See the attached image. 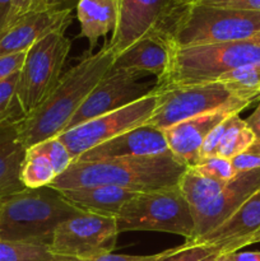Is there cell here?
<instances>
[{
    "instance_id": "cell-1",
    "label": "cell",
    "mask_w": 260,
    "mask_h": 261,
    "mask_svg": "<svg viewBox=\"0 0 260 261\" xmlns=\"http://www.w3.org/2000/svg\"><path fill=\"white\" fill-rule=\"evenodd\" d=\"M115 55L106 45L88 54L60 78L48 98L28 116L18 121V137L24 148L56 138L64 132L92 89L111 69Z\"/></svg>"
},
{
    "instance_id": "cell-2",
    "label": "cell",
    "mask_w": 260,
    "mask_h": 261,
    "mask_svg": "<svg viewBox=\"0 0 260 261\" xmlns=\"http://www.w3.org/2000/svg\"><path fill=\"white\" fill-rule=\"evenodd\" d=\"M188 170L171 152L148 157L116 158L97 162H73L48 188L58 191L110 185L134 193L177 186Z\"/></svg>"
},
{
    "instance_id": "cell-3",
    "label": "cell",
    "mask_w": 260,
    "mask_h": 261,
    "mask_svg": "<svg viewBox=\"0 0 260 261\" xmlns=\"http://www.w3.org/2000/svg\"><path fill=\"white\" fill-rule=\"evenodd\" d=\"M79 212L48 186L25 189L2 199L0 240L48 247L59 224Z\"/></svg>"
},
{
    "instance_id": "cell-4",
    "label": "cell",
    "mask_w": 260,
    "mask_h": 261,
    "mask_svg": "<svg viewBox=\"0 0 260 261\" xmlns=\"http://www.w3.org/2000/svg\"><path fill=\"white\" fill-rule=\"evenodd\" d=\"M251 64H260V36L233 42L173 47L170 66L157 79L155 88L212 83L228 71Z\"/></svg>"
},
{
    "instance_id": "cell-5",
    "label": "cell",
    "mask_w": 260,
    "mask_h": 261,
    "mask_svg": "<svg viewBox=\"0 0 260 261\" xmlns=\"http://www.w3.org/2000/svg\"><path fill=\"white\" fill-rule=\"evenodd\" d=\"M260 36V12L188 4L180 10L168 38L172 47L233 42Z\"/></svg>"
},
{
    "instance_id": "cell-6",
    "label": "cell",
    "mask_w": 260,
    "mask_h": 261,
    "mask_svg": "<svg viewBox=\"0 0 260 261\" xmlns=\"http://www.w3.org/2000/svg\"><path fill=\"white\" fill-rule=\"evenodd\" d=\"M119 233L152 231L177 234L190 241L194 236V218L180 188L138 193L121 208L116 217Z\"/></svg>"
},
{
    "instance_id": "cell-7",
    "label": "cell",
    "mask_w": 260,
    "mask_h": 261,
    "mask_svg": "<svg viewBox=\"0 0 260 261\" xmlns=\"http://www.w3.org/2000/svg\"><path fill=\"white\" fill-rule=\"evenodd\" d=\"M70 47L65 31H55L28 48L17 86V98L24 117L35 112L58 86Z\"/></svg>"
},
{
    "instance_id": "cell-8",
    "label": "cell",
    "mask_w": 260,
    "mask_h": 261,
    "mask_svg": "<svg viewBox=\"0 0 260 261\" xmlns=\"http://www.w3.org/2000/svg\"><path fill=\"white\" fill-rule=\"evenodd\" d=\"M153 92L157 94V106L148 124L163 132L178 122L206 112L226 107L246 109L251 105L236 98L221 82L167 88L154 87Z\"/></svg>"
},
{
    "instance_id": "cell-9",
    "label": "cell",
    "mask_w": 260,
    "mask_h": 261,
    "mask_svg": "<svg viewBox=\"0 0 260 261\" xmlns=\"http://www.w3.org/2000/svg\"><path fill=\"white\" fill-rule=\"evenodd\" d=\"M119 234L115 217L79 212L59 224L48 250L56 256L91 261L114 251Z\"/></svg>"
},
{
    "instance_id": "cell-10",
    "label": "cell",
    "mask_w": 260,
    "mask_h": 261,
    "mask_svg": "<svg viewBox=\"0 0 260 261\" xmlns=\"http://www.w3.org/2000/svg\"><path fill=\"white\" fill-rule=\"evenodd\" d=\"M117 23L106 46L115 54L149 35L168 37L185 3L181 0H116Z\"/></svg>"
},
{
    "instance_id": "cell-11",
    "label": "cell",
    "mask_w": 260,
    "mask_h": 261,
    "mask_svg": "<svg viewBox=\"0 0 260 261\" xmlns=\"http://www.w3.org/2000/svg\"><path fill=\"white\" fill-rule=\"evenodd\" d=\"M157 106V94L150 92L143 98L102 116L94 117L68 132L58 135L66 145L75 162L83 153L92 148L109 142L125 132L147 124Z\"/></svg>"
},
{
    "instance_id": "cell-12",
    "label": "cell",
    "mask_w": 260,
    "mask_h": 261,
    "mask_svg": "<svg viewBox=\"0 0 260 261\" xmlns=\"http://www.w3.org/2000/svg\"><path fill=\"white\" fill-rule=\"evenodd\" d=\"M139 78L140 76L135 74L111 66L71 117L64 132H68L94 117L122 109L149 94L154 89L155 84L138 82Z\"/></svg>"
},
{
    "instance_id": "cell-13",
    "label": "cell",
    "mask_w": 260,
    "mask_h": 261,
    "mask_svg": "<svg viewBox=\"0 0 260 261\" xmlns=\"http://www.w3.org/2000/svg\"><path fill=\"white\" fill-rule=\"evenodd\" d=\"M259 191L260 168L236 173L233 178L227 181L216 198L198 211L191 212L194 236L190 241L217 228Z\"/></svg>"
},
{
    "instance_id": "cell-14",
    "label": "cell",
    "mask_w": 260,
    "mask_h": 261,
    "mask_svg": "<svg viewBox=\"0 0 260 261\" xmlns=\"http://www.w3.org/2000/svg\"><path fill=\"white\" fill-rule=\"evenodd\" d=\"M185 242L214 246L223 255L260 242V191L213 231Z\"/></svg>"
},
{
    "instance_id": "cell-15",
    "label": "cell",
    "mask_w": 260,
    "mask_h": 261,
    "mask_svg": "<svg viewBox=\"0 0 260 261\" xmlns=\"http://www.w3.org/2000/svg\"><path fill=\"white\" fill-rule=\"evenodd\" d=\"M168 152L170 148L166 140L165 132L147 122L92 148L88 152L83 153L76 161L97 162L116 158L160 155Z\"/></svg>"
},
{
    "instance_id": "cell-16",
    "label": "cell",
    "mask_w": 260,
    "mask_h": 261,
    "mask_svg": "<svg viewBox=\"0 0 260 261\" xmlns=\"http://www.w3.org/2000/svg\"><path fill=\"white\" fill-rule=\"evenodd\" d=\"M242 110L244 109L241 107H226L199 115L168 127L165 130V135L170 152L186 167H193L200 160V149L209 133L217 125L232 115L240 114Z\"/></svg>"
},
{
    "instance_id": "cell-17",
    "label": "cell",
    "mask_w": 260,
    "mask_h": 261,
    "mask_svg": "<svg viewBox=\"0 0 260 261\" xmlns=\"http://www.w3.org/2000/svg\"><path fill=\"white\" fill-rule=\"evenodd\" d=\"M70 23L71 9L30 13L0 35V56L25 53L45 36L55 31H66Z\"/></svg>"
},
{
    "instance_id": "cell-18",
    "label": "cell",
    "mask_w": 260,
    "mask_h": 261,
    "mask_svg": "<svg viewBox=\"0 0 260 261\" xmlns=\"http://www.w3.org/2000/svg\"><path fill=\"white\" fill-rule=\"evenodd\" d=\"M172 48L170 38L166 36H145L116 55L112 68L129 71L138 76L153 74L158 79L170 66Z\"/></svg>"
},
{
    "instance_id": "cell-19",
    "label": "cell",
    "mask_w": 260,
    "mask_h": 261,
    "mask_svg": "<svg viewBox=\"0 0 260 261\" xmlns=\"http://www.w3.org/2000/svg\"><path fill=\"white\" fill-rule=\"evenodd\" d=\"M25 150L18 137V121L0 125V200L25 190L20 178Z\"/></svg>"
},
{
    "instance_id": "cell-20",
    "label": "cell",
    "mask_w": 260,
    "mask_h": 261,
    "mask_svg": "<svg viewBox=\"0 0 260 261\" xmlns=\"http://www.w3.org/2000/svg\"><path fill=\"white\" fill-rule=\"evenodd\" d=\"M60 193L71 205L78 208L79 211L115 218L122 206L138 194L126 189L110 185L88 186L74 190H64Z\"/></svg>"
},
{
    "instance_id": "cell-21",
    "label": "cell",
    "mask_w": 260,
    "mask_h": 261,
    "mask_svg": "<svg viewBox=\"0 0 260 261\" xmlns=\"http://www.w3.org/2000/svg\"><path fill=\"white\" fill-rule=\"evenodd\" d=\"M76 18L81 24V37L91 43V50L97 41L107 33L114 32L117 23L116 0H79Z\"/></svg>"
},
{
    "instance_id": "cell-22",
    "label": "cell",
    "mask_w": 260,
    "mask_h": 261,
    "mask_svg": "<svg viewBox=\"0 0 260 261\" xmlns=\"http://www.w3.org/2000/svg\"><path fill=\"white\" fill-rule=\"evenodd\" d=\"M226 182L213 180L199 175L198 172L188 168L178 182L181 193L188 201L190 211H198L216 198L223 189Z\"/></svg>"
},
{
    "instance_id": "cell-23",
    "label": "cell",
    "mask_w": 260,
    "mask_h": 261,
    "mask_svg": "<svg viewBox=\"0 0 260 261\" xmlns=\"http://www.w3.org/2000/svg\"><path fill=\"white\" fill-rule=\"evenodd\" d=\"M228 88L236 98L252 103L260 99V64L237 68L219 76L218 81Z\"/></svg>"
},
{
    "instance_id": "cell-24",
    "label": "cell",
    "mask_w": 260,
    "mask_h": 261,
    "mask_svg": "<svg viewBox=\"0 0 260 261\" xmlns=\"http://www.w3.org/2000/svg\"><path fill=\"white\" fill-rule=\"evenodd\" d=\"M256 140L251 130L247 127L245 120L237 115H232L224 121L221 142L217 148V155L232 160L244 152Z\"/></svg>"
},
{
    "instance_id": "cell-25",
    "label": "cell",
    "mask_w": 260,
    "mask_h": 261,
    "mask_svg": "<svg viewBox=\"0 0 260 261\" xmlns=\"http://www.w3.org/2000/svg\"><path fill=\"white\" fill-rule=\"evenodd\" d=\"M56 172L48 158L38 149L37 145L27 148L22 166L23 185L25 189H40L48 186L56 178Z\"/></svg>"
},
{
    "instance_id": "cell-26",
    "label": "cell",
    "mask_w": 260,
    "mask_h": 261,
    "mask_svg": "<svg viewBox=\"0 0 260 261\" xmlns=\"http://www.w3.org/2000/svg\"><path fill=\"white\" fill-rule=\"evenodd\" d=\"M19 71L0 82V125L17 122L24 117L17 98V86Z\"/></svg>"
},
{
    "instance_id": "cell-27",
    "label": "cell",
    "mask_w": 260,
    "mask_h": 261,
    "mask_svg": "<svg viewBox=\"0 0 260 261\" xmlns=\"http://www.w3.org/2000/svg\"><path fill=\"white\" fill-rule=\"evenodd\" d=\"M51 256L47 246L0 240V261H45Z\"/></svg>"
},
{
    "instance_id": "cell-28",
    "label": "cell",
    "mask_w": 260,
    "mask_h": 261,
    "mask_svg": "<svg viewBox=\"0 0 260 261\" xmlns=\"http://www.w3.org/2000/svg\"><path fill=\"white\" fill-rule=\"evenodd\" d=\"M222 252L217 247L203 244L185 242L173 249L171 254L160 261H216Z\"/></svg>"
},
{
    "instance_id": "cell-29",
    "label": "cell",
    "mask_w": 260,
    "mask_h": 261,
    "mask_svg": "<svg viewBox=\"0 0 260 261\" xmlns=\"http://www.w3.org/2000/svg\"><path fill=\"white\" fill-rule=\"evenodd\" d=\"M189 168L198 172L199 175L217 181H222V182H227L236 176V171H235L231 160L219 157V155L199 161L198 165Z\"/></svg>"
},
{
    "instance_id": "cell-30",
    "label": "cell",
    "mask_w": 260,
    "mask_h": 261,
    "mask_svg": "<svg viewBox=\"0 0 260 261\" xmlns=\"http://www.w3.org/2000/svg\"><path fill=\"white\" fill-rule=\"evenodd\" d=\"M35 145H37L38 149L48 158L51 165L55 168V172L58 176L65 172L69 168V166L74 162L73 157H71L70 152L68 150L66 145L58 137L43 140V142Z\"/></svg>"
},
{
    "instance_id": "cell-31",
    "label": "cell",
    "mask_w": 260,
    "mask_h": 261,
    "mask_svg": "<svg viewBox=\"0 0 260 261\" xmlns=\"http://www.w3.org/2000/svg\"><path fill=\"white\" fill-rule=\"evenodd\" d=\"M236 173L260 168V140H255L247 149L231 160Z\"/></svg>"
},
{
    "instance_id": "cell-32",
    "label": "cell",
    "mask_w": 260,
    "mask_h": 261,
    "mask_svg": "<svg viewBox=\"0 0 260 261\" xmlns=\"http://www.w3.org/2000/svg\"><path fill=\"white\" fill-rule=\"evenodd\" d=\"M38 10H45L43 9V0H13L12 10H10L9 18H8L7 28L14 24L17 20H19L24 15L33 12H38Z\"/></svg>"
},
{
    "instance_id": "cell-33",
    "label": "cell",
    "mask_w": 260,
    "mask_h": 261,
    "mask_svg": "<svg viewBox=\"0 0 260 261\" xmlns=\"http://www.w3.org/2000/svg\"><path fill=\"white\" fill-rule=\"evenodd\" d=\"M189 4H199L208 5V7L260 12V0H190Z\"/></svg>"
},
{
    "instance_id": "cell-34",
    "label": "cell",
    "mask_w": 260,
    "mask_h": 261,
    "mask_svg": "<svg viewBox=\"0 0 260 261\" xmlns=\"http://www.w3.org/2000/svg\"><path fill=\"white\" fill-rule=\"evenodd\" d=\"M175 249V247H173ZM173 249L165 250L162 252H158V254L153 255H122V254H110L102 255V256L96 257V259L91 261H160L163 257L167 256L168 254L173 251Z\"/></svg>"
},
{
    "instance_id": "cell-35",
    "label": "cell",
    "mask_w": 260,
    "mask_h": 261,
    "mask_svg": "<svg viewBox=\"0 0 260 261\" xmlns=\"http://www.w3.org/2000/svg\"><path fill=\"white\" fill-rule=\"evenodd\" d=\"M27 53V51H25ZM25 53L0 56V82L4 81L15 71H19L25 59Z\"/></svg>"
},
{
    "instance_id": "cell-36",
    "label": "cell",
    "mask_w": 260,
    "mask_h": 261,
    "mask_svg": "<svg viewBox=\"0 0 260 261\" xmlns=\"http://www.w3.org/2000/svg\"><path fill=\"white\" fill-rule=\"evenodd\" d=\"M79 0H43V9L50 10H65L76 7Z\"/></svg>"
},
{
    "instance_id": "cell-37",
    "label": "cell",
    "mask_w": 260,
    "mask_h": 261,
    "mask_svg": "<svg viewBox=\"0 0 260 261\" xmlns=\"http://www.w3.org/2000/svg\"><path fill=\"white\" fill-rule=\"evenodd\" d=\"M245 122H246L247 127L252 132V134L255 135V138L260 140V99L255 111L245 120Z\"/></svg>"
},
{
    "instance_id": "cell-38",
    "label": "cell",
    "mask_w": 260,
    "mask_h": 261,
    "mask_svg": "<svg viewBox=\"0 0 260 261\" xmlns=\"http://www.w3.org/2000/svg\"><path fill=\"white\" fill-rule=\"evenodd\" d=\"M13 0H0V35L5 31L9 18L10 10H12Z\"/></svg>"
},
{
    "instance_id": "cell-39",
    "label": "cell",
    "mask_w": 260,
    "mask_h": 261,
    "mask_svg": "<svg viewBox=\"0 0 260 261\" xmlns=\"http://www.w3.org/2000/svg\"><path fill=\"white\" fill-rule=\"evenodd\" d=\"M232 261H260V251L249 252H232L228 254Z\"/></svg>"
},
{
    "instance_id": "cell-40",
    "label": "cell",
    "mask_w": 260,
    "mask_h": 261,
    "mask_svg": "<svg viewBox=\"0 0 260 261\" xmlns=\"http://www.w3.org/2000/svg\"><path fill=\"white\" fill-rule=\"evenodd\" d=\"M45 261H84V260H79V259H74V257H66V256H51L50 259L45 260Z\"/></svg>"
},
{
    "instance_id": "cell-41",
    "label": "cell",
    "mask_w": 260,
    "mask_h": 261,
    "mask_svg": "<svg viewBox=\"0 0 260 261\" xmlns=\"http://www.w3.org/2000/svg\"><path fill=\"white\" fill-rule=\"evenodd\" d=\"M216 261H232L231 257H229V255H222V256H219L218 259H217Z\"/></svg>"
},
{
    "instance_id": "cell-42",
    "label": "cell",
    "mask_w": 260,
    "mask_h": 261,
    "mask_svg": "<svg viewBox=\"0 0 260 261\" xmlns=\"http://www.w3.org/2000/svg\"><path fill=\"white\" fill-rule=\"evenodd\" d=\"M181 2L185 3V4H189V2H190V0H181Z\"/></svg>"
},
{
    "instance_id": "cell-43",
    "label": "cell",
    "mask_w": 260,
    "mask_h": 261,
    "mask_svg": "<svg viewBox=\"0 0 260 261\" xmlns=\"http://www.w3.org/2000/svg\"><path fill=\"white\" fill-rule=\"evenodd\" d=\"M0 206H2V200H0Z\"/></svg>"
}]
</instances>
